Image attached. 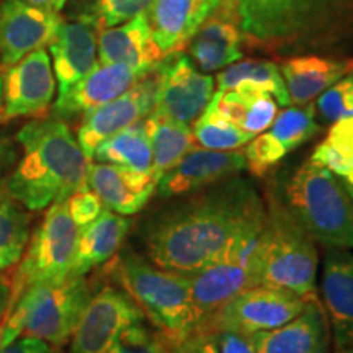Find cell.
I'll use <instances>...</instances> for the list:
<instances>
[{
  "label": "cell",
  "instance_id": "cell-4",
  "mask_svg": "<svg viewBox=\"0 0 353 353\" xmlns=\"http://www.w3.org/2000/svg\"><path fill=\"white\" fill-rule=\"evenodd\" d=\"M286 208L312 239L353 249V200L327 167L309 159L286 185Z\"/></svg>",
  "mask_w": 353,
  "mask_h": 353
},
{
  "label": "cell",
  "instance_id": "cell-11",
  "mask_svg": "<svg viewBox=\"0 0 353 353\" xmlns=\"http://www.w3.org/2000/svg\"><path fill=\"white\" fill-rule=\"evenodd\" d=\"M2 70L3 99L0 121L39 118L51 108L56 95V76L46 48Z\"/></svg>",
  "mask_w": 353,
  "mask_h": 353
},
{
  "label": "cell",
  "instance_id": "cell-42",
  "mask_svg": "<svg viewBox=\"0 0 353 353\" xmlns=\"http://www.w3.org/2000/svg\"><path fill=\"white\" fill-rule=\"evenodd\" d=\"M0 353H57L51 343L39 341L32 335H20L7 347H3Z\"/></svg>",
  "mask_w": 353,
  "mask_h": 353
},
{
  "label": "cell",
  "instance_id": "cell-50",
  "mask_svg": "<svg viewBox=\"0 0 353 353\" xmlns=\"http://www.w3.org/2000/svg\"><path fill=\"white\" fill-rule=\"evenodd\" d=\"M347 70H352V72H353V61H352V63L347 64Z\"/></svg>",
  "mask_w": 353,
  "mask_h": 353
},
{
  "label": "cell",
  "instance_id": "cell-35",
  "mask_svg": "<svg viewBox=\"0 0 353 353\" xmlns=\"http://www.w3.org/2000/svg\"><path fill=\"white\" fill-rule=\"evenodd\" d=\"M152 0H94L90 15L100 28L117 26L143 15L149 10Z\"/></svg>",
  "mask_w": 353,
  "mask_h": 353
},
{
  "label": "cell",
  "instance_id": "cell-48",
  "mask_svg": "<svg viewBox=\"0 0 353 353\" xmlns=\"http://www.w3.org/2000/svg\"><path fill=\"white\" fill-rule=\"evenodd\" d=\"M345 185V188H347V192H348V195L352 196V200H353V187H350V185H347V183H343Z\"/></svg>",
  "mask_w": 353,
  "mask_h": 353
},
{
  "label": "cell",
  "instance_id": "cell-20",
  "mask_svg": "<svg viewBox=\"0 0 353 353\" xmlns=\"http://www.w3.org/2000/svg\"><path fill=\"white\" fill-rule=\"evenodd\" d=\"M219 0H152L144 13L162 56L183 51Z\"/></svg>",
  "mask_w": 353,
  "mask_h": 353
},
{
  "label": "cell",
  "instance_id": "cell-31",
  "mask_svg": "<svg viewBox=\"0 0 353 353\" xmlns=\"http://www.w3.org/2000/svg\"><path fill=\"white\" fill-rule=\"evenodd\" d=\"M241 82H252L273 95L278 105H290V97L280 70L270 61H239L219 74L216 79L219 92L231 90Z\"/></svg>",
  "mask_w": 353,
  "mask_h": 353
},
{
  "label": "cell",
  "instance_id": "cell-38",
  "mask_svg": "<svg viewBox=\"0 0 353 353\" xmlns=\"http://www.w3.org/2000/svg\"><path fill=\"white\" fill-rule=\"evenodd\" d=\"M112 353H172V347L164 335L149 330L143 321L123 334Z\"/></svg>",
  "mask_w": 353,
  "mask_h": 353
},
{
  "label": "cell",
  "instance_id": "cell-14",
  "mask_svg": "<svg viewBox=\"0 0 353 353\" xmlns=\"http://www.w3.org/2000/svg\"><path fill=\"white\" fill-rule=\"evenodd\" d=\"M149 74L118 99L83 114L82 125L77 131V141L88 161H92L95 149L105 139L152 113L157 76L149 77Z\"/></svg>",
  "mask_w": 353,
  "mask_h": 353
},
{
  "label": "cell",
  "instance_id": "cell-32",
  "mask_svg": "<svg viewBox=\"0 0 353 353\" xmlns=\"http://www.w3.org/2000/svg\"><path fill=\"white\" fill-rule=\"evenodd\" d=\"M311 159L353 187V118L335 123Z\"/></svg>",
  "mask_w": 353,
  "mask_h": 353
},
{
  "label": "cell",
  "instance_id": "cell-24",
  "mask_svg": "<svg viewBox=\"0 0 353 353\" xmlns=\"http://www.w3.org/2000/svg\"><path fill=\"white\" fill-rule=\"evenodd\" d=\"M131 221L103 208L99 218L79 229V237L69 276H83L117 255L128 236Z\"/></svg>",
  "mask_w": 353,
  "mask_h": 353
},
{
  "label": "cell",
  "instance_id": "cell-37",
  "mask_svg": "<svg viewBox=\"0 0 353 353\" xmlns=\"http://www.w3.org/2000/svg\"><path fill=\"white\" fill-rule=\"evenodd\" d=\"M286 154L288 152L283 144L272 132H265V134H259L257 138L250 139V144L244 151L247 169L250 170V174L259 176L278 164Z\"/></svg>",
  "mask_w": 353,
  "mask_h": 353
},
{
  "label": "cell",
  "instance_id": "cell-23",
  "mask_svg": "<svg viewBox=\"0 0 353 353\" xmlns=\"http://www.w3.org/2000/svg\"><path fill=\"white\" fill-rule=\"evenodd\" d=\"M241 41L239 20L228 7L218 3L190 39V54L203 72H213L241 59Z\"/></svg>",
  "mask_w": 353,
  "mask_h": 353
},
{
  "label": "cell",
  "instance_id": "cell-26",
  "mask_svg": "<svg viewBox=\"0 0 353 353\" xmlns=\"http://www.w3.org/2000/svg\"><path fill=\"white\" fill-rule=\"evenodd\" d=\"M239 20L241 30L260 39L285 33L306 10L309 0H219Z\"/></svg>",
  "mask_w": 353,
  "mask_h": 353
},
{
  "label": "cell",
  "instance_id": "cell-27",
  "mask_svg": "<svg viewBox=\"0 0 353 353\" xmlns=\"http://www.w3.org/2000/svg\"><path fill=\"white\" fill-rule=\"evenodd\" d=\"M347 72V64L322 57L307 56L286 61L281 68L290 101L296 105L309 103Z\"/></svg>",
  "mask_w": 353,
  "mask_h": 353
},
{
  "label": "cell",
  "instance_id": "cell-39",
  "mask_svg": "<svg viewBox=\"0 0 353 353\" xmlns=\"http://www.w3.org/2000/svg\"><path fill=\"white\" fill-rule=\"evenodd\" d=\"M65 203H68L69 213L72 216L74 223L77 224L79 229L90 224L92 221H95L105 208L100 198L90 188L77 190L76 193H72L65 200Z\"/></svg>",
  "mask_w": 353,
  "mask_h": 353
},
{
  "label": "cell",
  "instance_id": "cell-3",
  "mask_svg": "<svg viewBox=\"0 0 353 353\" xmlns=\"http://www.w3.org/2000/svg\"><path fill=\"white\" fill-rule=\"evenodd\" d=\"M113 273L144 317L170 343L205 325L193 304L187 273L165 270L131 250L118 255Z\"/></svg>",
  "mask_w": 353,
  "mask_h": 353
},
{
  "label": "cell",
  "instance_id": "cell-10",
  "mask_svg": "<svg viewBox=\"0 0 353 353\" xmlns=\"http://www.w3.org/2000/svg\"><path fill=\"white\" fill-rule=\"evenodd\" d=\"M303 298L290 291L257 285L241 291L211 316L214 329H228L252 335L290 322L303 311Z\"/></svg>",
  "mask_w": 353,
  "mask_h": 353
},
{
  "label": "cell",
  "instance_id": "cell-2",
  "mask_svg": "<svg viewBox=\"0 0 353 353\" xmlns=\"http://www.w3.org/2000/svg\"><path fill=\"white\" fill-rule=\"evenodd\" d=\"M23 154L3 187L28 211H43L87 188L88 161L61 118H38L17 132Z\"/></svg>",
  "mask_w": 353,
  "mask_h": 353
},
{
  "label": "cell",
  "instance_id": "cell-15",
  "mask_svg": "<svg viewBox=\"0 0 353 353\" xmlns=\"http://www.w3.org/2000/svg\"><path fill=\"white\" fill-rule=\"evenodd\" d=\"M245 169L244 151H211L193 148L157 180L156 193L161 198L190 195Z\"/></svg>",
  "mask_w": 353,
  "mask_h": 353
},
{
  "label": "cell",
  "instance_id": "cell-19",
  "mask_svg": "<svg viewBox=\"0 0 353 353\" xmlns=\"http://www.w3.org/2000/svg\"><path fill=\"white\" fill-rule=\"evenodd\" d=\"M157 179L126 167L90 162L87 170V188H90L103 206L121 216H131L144 208L156 193Z\"/></svg>",
  "mask_w": 353,
  "mask_h": 353
},
{
  "label": "cell",
  "instance_id": "cell-34",
  "mask_svg": "<svg viewBox=\"0 0 353 353\" xmlns=\"http://www.w3.org/2000/svg\"><path fill=\"white\" fill-rule=\"evenodd\" d=\"M317 131L316 107L307 105L303 108H286L278 113L270 132L283 144L286 152H290L311 139Z\"/></svg>",
  "mask_w": 353,
  "mask_h": 353
},
{
  "label": "cell",
  "instance_id": "cell-45",
  "mask_svg": "<svg viewBox=\"0 0 353 353\" xmlns=\"http://www.w3.org/2000/svg\"><path fill=\"white\" fill-rule=\"evenodd\" d=\"M25 2L41 8H48V10H54V12H59L61 8H63L61 7L59 0H25Z\"/></svg>",
  "mask_w": 353,
  "mask_h": 353
},
{
  "label": "cell",
  "instance_id": "cell-13",
  "mask_svg": "<svg viewBox=\"0 0 353 353\" xmlns=\"http://www.w3.org/2000/svg\"><path fill=\"white\" fill-rule=\"evenodd\" d=\"M157 69L152 113L185 125L195 123L214 95L213 77L198 72L188 57H179L165 65L159 64Z\"/></svg>",
  "mask_w": 353,
  "mask_h": 353
},
{
  "label": "cell",
  "instance_id": "cell-25",
  "mask_svg": "<svg viewBox=\"0 0 353 353\" xmlns=\"http://www.w3.org/2000/svg\"><path fill=\"white\" fill-rule=\"evenodd\" d=\"M211 101L226 120L252 136L270 128L278 112V103L270 92L252 82H241L226 92L218 90Z\"/></svg>",
  "mask_w": 353,
  "mask_h": 353
},
{
  "label": "cell",
  "instance_id": "cell-44",
  "mask_svg": "<svg viewBox=\"0 0 353 353\" xmlns=\"http://www.w3.org/2000/svg\"><path fill=\"white\" fill-rule=\"evenodd\" d=\"M10 299H12V283L6 276L0 275V319H2V317L6 316V312L8 311Z\"/></svg>",
  "mask_w": 353,
  "mask_h": 353
},
{
  "label": "cell",
  "instance_id": "cell-41",
  "mask_svg": "<svg viewBox=\"0 0 353 353\" xmlns=\"http://www.w3.org/2000/svg\"><path fill=\"white\" fill-rule=\"evenodd\" d=\"M216 334L219 353H255L250 335L228 329H216Z\"/></svg>",
  "mask_w": 353,
  "mask_h": 353
},
{
  "label": "cell",
  "instance_id": "cell-46",
  "mask_svg": "<svg viewBox=\"0 0 353 353\" xmlns=\"http://www.w3.org/2000/svg\"><path fill=\"white\" fill-rule=\"evenodd\" d=\"M2 99H3V70L0 65V108H2Z\"/></svg>",
  "mask_w": 353,
  "mask_h": 353
},
{
  "label": "cell",
  "instance_id": "cell-33",
  "mask_svg": "<svg viewBox=\"0 0 353 353\" xmlns=\"http://www.w3.org/2000/svg\"><path fill=\"white\" fill-rule=\"evenodd\" d=\"M192 131L195 143L211 151H236L254 138L252 134L226 120L213 101H210L205 113L195 121Z\"/></svg>",
  "mask_w": 353,
  "mask_h": 353
},
{
  "label": "cell",
  "instance_id": "cell-47",
  "mask_svg": "<svg viewBox=\"0 0 353 353\" xmlns=\"http://www.w3.org/2000/svg\"><path fill=\"white\" fill-rule=\"evenodd\" d=\"M3 348V322L0 319V350Z\"/></svg>",
  "mask_w": 353,
  "mask_h": 353
},
{
  "label": "cell",
  "instance_id": "cell-43",
  "mask_svg": "<svg viewBox=\"0 0 353 353\" xmlns=\"http://www.w3.org/2000/svg\"><path fill=\"white\" fill-rule=\"evenodd\" d=\"M20 157V148L17 139L12 136L0 132V180H3L7 174H10L17 161Z\"/></svg>",
  "mask_w": 353,
  "mask_h": 353
},
{
  "label": "cell",
  "instance_id": "cell-17",
  "mask_svg": "<svg viewBox=\"0 0 353 353\" xmlns=\"http://www.w3.org/2000/svg\"><path fill=\"white\" fill-rule=\"evenodd\" d=\"M148 74L118 63H97L95 68L77 83L57 95V118H74L108 103L136 85Z\"/></svg>",
  "mask_w": 353,
  "mask_h": 353
},
{
  "label": "cell",
  "instance_id": "cell-29",
  "mask_svg": "<svg viewBox=\"0 0 353 353\" xmlns=\"http://www.w3.org/2000/svg\"><path fill=\"white\" fill-rule=\"evenodd\" d=\"M152 143V174L159 180L195 148L193 131L185 123L151 113L144 120Z\"/></svg>",
  "mask_w": 353,
  "mask_h": 353
},
{
  "label": "cell",
  "instance_id": "cell-18",
  "mask_svg": "<svg viewBox=\"0 0 353 353\" xmlns=\"http://www.w3.org/2000/svg\"><path fill=\"white\" fill-rule=\"evenodd\" d=\"M255 353H325L329 348V319L319 299H309L290 322L250 335Z\"/></svg>",
  "mask_w": 353,
  "mask_h": 353
},
{
  "label": "cell",
  "instance_id": "cell-5",
  "mask_svg": "<svg viewBox=\"0 0 353 353\" xmlns=\"http://www.w3.org/2000/svg\"><path fill=\"white\" fill-rule=\"evenodd\" d=\"M92 296L90 281L83 276L32 286L2 317L3 347L20 335L63 347L72 339Z\"/></svg>",
  "mask_w": 353,
  "mask_h": 353
},
{
  "label": "cell",
  "instance_id": "cell-6",
  "mask_svg": "<svg viewBox=\"0 0 353 353\" xmlns=\"http://www.w3.org/2000/svg\"><path fill=\"white\" fill-rule=\"evenodd\" d=\"M316 273L314 239L283 203L272 200L267 208L259 285L290 291L309 301L317 299Z\"/></svg>",
  "mask_w": 353,
  "mask_h": 353
},
{
  "label": "cell",
  "instance_id": "cell-8",
  "mask_svg": "<svg viewBox=\"0 0 353 353\" xmlns=\"http://www.w3.org/2000/svg\"><path fill=\"white\" fill-rule=\"evenodd\" d=\"M79 237V226L69 213L68 203L48 206L43 221L30 236L25 254L12 280L10 309L32 286L61 283L69 278Z\"/></svg>",
  "mask_w": 353,
  "mask_h": 353
},
{
  "label": "cell",
  "instance_id": "cell-40",
  "mask_svg": "<svg viewBox=\"0 0 353 353\" xmlns=\"http://www.w3.org/2000/svg\"><path fill=\"white\" fill-rule=\"evenodd\" d=\"M172 353H219L218 334L213 325L205 324L183 341L170 343Z\"/></svg>",
  "mask_w": 353,
  "mask_h": 353
},
{
  "label": "cell",
  "instance_id": "cell-49",
  "mask_svg": "<svg viewBox=\"0 0 353 353\" xmlns=\"http://www.w3.org/2000/svg\"><path fill=\"white\" fill-rule=\"evenodd\" d=\"M339 353H353V348H341V352Z\"/></svg>",
  "mask_w": 353,
  "mask_h": 353
},
{
  "label": "cell",
  "instance_id": "cell-22",
  "mask_svg": "<svg viewBox=\"0 0 353 353\" xmlns=\"http://www.w3.org/2000/svg\"><path fill=\"white\" fill-rule=\"evenodd\" d=\"M99 63H118L149 74L164 56L154 41L145 15H138L117 26L99 30Z\"/></svg>",
  "mask_w": 353,
  "mask_h": 353
},
{
  "label": "cell",
  "instance_id": "cell-7",
  "mask_svg": "<svg viewBox=\"0 0 353 353\" xmlns=\"http://www.w3.org/2000/svg\"><path fill=\"white\" fill-rule=\"evenodd\" d=\"M265 224L267 219L236 237L226 252L205 268L187 273L193 304L205 324L229 299L260 283Z\"/></svg>",
  "mask_w": 353,
  "mask_h": 353
},
{
  "label": "cell",
  "instance_id": "cell-30",
  "mask_svg": "<svg viewBox=\"0 0 353 353\" xmlns=\"http://www.w3.org/2000/svg\"><path fill=\"white\" fill-rule=\"evenodd\" d=\"M30 241V213L0 187V270L19 265Z\"/></svg>",
  "mask_w": 353,
  "mask_h": 353
},
{
  "label": "cell",
  "instance_id": "cell-16",
  "mask_svg": "<svg viewBox=\"0 0 353 353\" xmlns=\"http://www.w3.org/2000/svg\"><path fill=\"white\" fill-rule=\"evenodd\" d=\"M99 30L100 26L87 13L76 20L61 21L56 38L48 46L59 95L85 77L99 63Z\"/></svg>",
  "mask_w": 353,
  "mask_h": 353
},
{
  "label": "cell",
  "instance_id": "cell-1",
  "mask_svg": "<svg viewBox=\"0 0 353 353\" xmlns=\"http://www.w3.org/2000/svg\"><path fill=\"white\" fill-rule=\"evenodd\" d=\"M187 196L156 210L139 228L148 259L165 270H201L236 237L267 219V206L254 183L236 175Z\"/></svg>",
  "mask_w": 353,
  "mask_h": 353
},
{
  "label": "cell",
  "instance_id": "cell-21",
  "mask_svg": "<svg viewBox=\"0 0 353 353\" xmlns=\"http://www.w3.org/2000/svg\"><path fill=\"white\" fill-rule=\"evenodd\" d=\"M321 290L335 345L353 348V255L345 249L325 255Z\"/></svg>",
  "mask_w": 353,
  "mask_h": 353
},
{
  "label": "cell",
  "instance_id": "cell-36",
  "mask_svg": "<svg viewBox=\"0 0 353 353\" xmlns=\"http://www.w3.org/2000/svg\"><path fill=\"white\" fill-rule=\"evenodd\" d=\"M317 112L330 123L353 118V76L337 81L322 92L317 100Z\"/></svg>",
  "mask_w": 353,
  "mask_h": 353
},
{
  "label": "cell",
  "instance_id": "cell-9",
  "mask_svg": "<svg viewBox=\"0 0 353 353\" xmlns=\"http://www.w3.org/2000/svg\"><path fill=\"white\" fill-rule=\"evenodd\" d=\"M143 321V311L125 290L105 286L87 304L69 353H112L123 334Z\"/></svg>",
  "mask_w": 353,
  "mask_h": 353
},
{
  "label": "cell",
  "instance_id": "cell-12",
  "mask_svg": "<svg viewBox=\"0 0 353 353\" xmlns=\"http://www.w3.org/2000/svg\"><path fill=\"white\" fill-rule=\"evenodd\" d=\"M63 17L25 0H0V65L19 63L56 38Z\"/></svg>",
  "mask_w": 353,
  "mask_h": 353
},
{
  "label": "cell",
  "instance_id": "cell-51",
  "mask_svg": "<svg viewBox=\"0 0 353 353\" xmlns=\"http://www.w3.org/2000/svg\"><path fill=\"white\" fill-rule=\"evenodd\" d=\"M68 2V0H59V3H61V7H64V3Z\"/></svg>",
  "mask_w": 353,
  "mask_h": 353
},
{
  "label": "cell",
  "instance_id": "cell-28",
  "mask_svg": "<svg viewBox=\"0 0 353 353\" xmlns=\"http://www.w3.org/2000/svg\"><path fill=\"white\" fill-rule=\"evenodd\" d=\"M92 159L143 174H152V143L144 121L141 120L110 136L95 149Z\"/></svg>",
  "mask_w": 353,
  "mask_h": 353
}]
</instances>
